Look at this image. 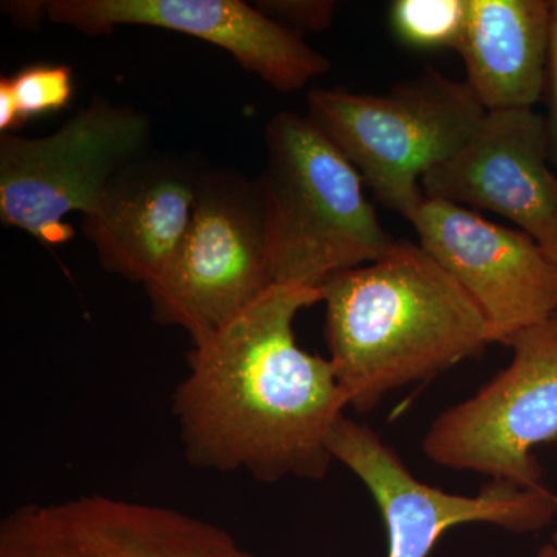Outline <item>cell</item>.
<instances>
[{
	"instance_id": "cell-6",
	"label": "cell",
	"mask_w": 557,
	"mask_h": 557,
	"mask_svg": "<svg viewBox=\"0 0 557 557\" xmlns=\"http://www.w3.org/2000/svg\"><path fill=\"white\" fill-rule=\"evenodd\" d=\"M150 137L145 113L101 97L47 137L0 134V220L40 244H65L64 219L90 214L113 175L148 156Z\"/></svg>"
},
{
	"instance_id": "cell-16",
	"label": "cell",
	"mask_w": 557,
	"mask_h": 557,
	"mask_svg": "<svg viewBox=\"0 0 557 557\" xmlns=\"http://www.w3.org/2000/svg\"><path fill=\"white\" fill-rule=\"evenodd\" d=\"M7 78L16 101L22 126L28 120L60 112L72 101L73 72L69 65H30Z\"/></svg>"
},
{
	"instance_id": "cell-3",
	"label": "cell",
	"mask_w": 557,
	"mask_h": 557,
	"mask_svg": "<svg viewBox=\"0 0 557 557\" xmlns=\"http://www.w3.org/2000/svg\"><path fill=\"white\" fill-rule=\"evenodd\" d=\"M265 148L256 182L274 284L321 288L394 247L361 175L309 116L276 113L265 127Z\"/></svg>"
},
{
	"instance_id": "cell-21",
	"label": "cell",
	"mask_w": 557,
	"mask_h": 557,
	"mask_svg": "<svg viewBox=\"0 0 557 557\" xmlns=\"http://www.w3.org/2000/svg\"><path fill=\"white\" fill-rule=\"evenodd\" d=\"M536 557H557L556 545L552 544V542H549V544L545 545V547H542L541 549H539Z\"/></svg>"
},
{
	"instance_id": "cell-20",
	"label": "cell",
	"mask_w": 557,
	"mask_h": 557,
	"mask_svg": "<svg viewBox=\"0 0 557 557\" xmlns=\"http://www.w3.org/2000/svg\"><path fill=\"white\" fill-rule=\"evenodd\" d=\"M22 126L9 78H0V134H13Z\"/></svg>"
},
{
	"instance_id": "cell-4",
	"label": "cell",
	"mask_w": 557,
	"mask_h": 557,
	"mask_svg": "<svg viewBox=\"0 0 557 557\" xmlns=\"http://www.w3.org/2000/svg\"><path fill=\"white\" fill-rule=\"evenodd\" d=\"M309 120L343 152L384 208L412 219L421 178L457 152L486 110L467 81L434 69L386 94L311 90Z\"/></svg>"
},
{
	"instance_id": "cell-7",
	"label": "cell",
	"mask_w": 557,
	"mask_h": 557,
	"mask_svg": "<svg viewBox=\"0 0 557 557\" xmlns=\"http://www.w3.org/2000/svg\"><path fill=\"white\" fill-rule=\"evenodd\" d=\"M511 362L472 397L440 413L429 460L519 487L544 486L533 450L557 438V311L509 341Z\"/></svg>"
},
{
	"instance_id": "cell-17",
	"label": "cell",
	"mask_w": 557,
	"mask_h": 557,
	"mask_svg": "<svg viewBox=\"0 0 557 557\" xmlns=\"http://www.w3.org/2000/svg\"><path fill=\"white\" fill-rule=\"evenodd\" d=\"M255 5L267 17L299 36L327 30L336 11V2L332 0H259Z\"/></svg>"
},
{
	"instance_id": "cell-12",
	"label": "cell",
	"mask_w": 557,
	"mask_h": 557,
	"mask_svg": "<svg viewBox=\"0 0 557 557\" xmlns=\"http://www.w3.org/2000/svg\"><path fill=\"white\" fill-rule=\"evenodd\" d=\"M426 199L504 215L557 258V174L544 116L534 109L486 112L448 160L421 178Z\"/></svg>"
},
{
	"instance_id": "cell-15",
	"label": "cell",
	"mask_w": 557,
	"mask_h": 557,
	"mask_svg": "<svg viewBox=\"0 0 557 557\" xmlns=\"http://www.w3.org/2000/svg\"><path fill=\"white\" fill-rule=\"evenodd\" d=\"M468 0H397L391 27L405 46L417 50L456 49L463 35Z\"/></svg>"
},
{
	"instance_id": "cell-8",
	"label": "cell",
	"mask_w": 557,
	"mask_h": 557,
	"mask_svg": "<svg viewBox=\"0 0 557 557\" xmlns=\"http://www.w3.org/2000/svg\"><path fill=\"white\" fill-rule=\"evenodd\" d=\"M329 450L372 494L386 525L387 557H428L446 531L465 523L534 533L557 518V493L545 485L490 480L475 496L426 485L372 428L347 417L333 428Z\"/></svg>"
},
{
	"instance_id": "cell-14",
	"label": "cell",
	"mask_w": 557,
	"mask_h": 557,
	"mask_svg": "<svg viewBox=\"0 0 557 557\" xmlns=\"http://www.w3.org/2000/svg\"><path fill=\"white\" fill-rule=\"evenodd\" d=\"M552 30L549 0H468L457 51L486 112L533 109L544 100Z\"/></svg>"
},
{
	"instance_id": "cell-9",
	"label": "cell",
	"mask_w": 557,
	"mask_h": 557,
	"mask_svg": "<svg viewBox=\"0 0 557 557\" xmlns=\"http://www.w3.org/2000/svg\"><path fill=\"white\" fill-rule=\"evenodd\" d=\"M420 247L478 304L494 343L508 346L557 311V258L522 230L426 199L409 220Z\"/></svg>"
},
{
	"instance_id": "cell-1",
	"label": "cell",
	"mask_w": 557,
	"mask_h": 557,
	"mask_svg": "<svg viewBox=\"0 0 557 557\" xmlns=\"http://www.w3.org/2000/svg\"><path fill=\"white\" fill-rule=\"evenodd\" d=\"M319 302V288L274 284L194 346L172 398L190 465L262 483L327 475L329 438L348 399L332 361L295 335L299 311Z\"/></svg>"
},
{
	"instance_id": "cell-22",
	"label": "cell",
	"mask_w": 557,
	"mask_h": 557,
	"mask_svg": "<svg viewBox=\"0 0 557 557\" xmlns=\"http://www.w3.org/2000/svg\"><path fill=\"white\" fill-rule=\"evenodd\" d=\"M552 544H555L556 547H557V531L555 534H553V541H552Z\"/></svg>"
},
{
	"instance_id": "cell-5",
	"label": "cell",
	"mask_w": 557,
	"mask_h": 557,
	"mask_svg": "<svg viewBox=\"0 0 557 557\" xmlns=\"http://www.w3.org/2000/svg\"><path fill=\"white\" fill-rule=\"evenodd\" d=\"M273 285L258 182L203 168L189 228L166 270L146 285L152 318L185 329L197 346Z\"/></svg>"
},
{
	"instance_id": "cell-18",
	"label": "cell",
	"mask_w": 557,
	"mask_h": 557,
	"mask_svg": "<svg viewBox=\"0 0 557 557\" xmlns=\"http://www.w3.org/2000/svg\"><path fill=\"white\" fill-rule=\"evenodd\" d=\"M545 101H547V115L545 120V134L549 161L557 174V0H553V30L552 47H549L547 87H545Z\"/></svg>"
},
{
	"instance_id": "cell-19",
	"label": "cell",
	"mask_w": 557,
	"mask_h": 557,
	"mask_svg": "<svg viewBox=\"0 0 557 557\" xmlns=\"http://www.w3.org/2000/svg\"><path fill=\"white\" fill-rule=\"evenodd\" d=\"M3 10L10 14L11 20L24 27L38 28L44 17L49 20L47 14V2L44 0H27V2H7L3 3Z\"/></svg>"
},
{
	"instance_id": "cell-2",
	"label": "cell",
	"mask_w": 557,
	"mask_h": 557,
	"mask_svg": "<svg viewBox=\"0 0 557 557\" xmlns=\"http://www.w3.org/2000/svg\"><path fill=\"white\" fill-rule=\"evenodd\" d=\"M330 361L348 406L364 413L391 392L429 381L494 344L478 304L420 244L321 285Z\"/></svg>"
},
{
	"instance_id": "cell-11",
	"label": "cell",
	"mask_w": 557,
	"mask_h": 557,
	"mask_svg": "<svg viewBox=\"0 0 557 557\" xmlns=\"http://www.w3.org/2000/svg\"><path fill=\"white\" fill-rule=\"evenodd\" d=\"M53 24L83 35H109L123 25L183 33L228 51L242 69L278 91H296L332 64L302 36L242 0H49Z\"/></svg>"
},
{
	"instance_id": "cell-13",
	"label": "cell",
	"mask_w": 557,
	"mask_h": 557,
	"mask_svg": "<svg viewBox=\"0 0 557 557\" xmlns=\"http://www.w3.org/2000/svg\"><path fill=\"white\" fill-rule=\"evenodd\" d=\"M203 168L177 157H143L113 175L84 233L102 269L149 285L189 228Z\"/></svg>"
},
{
	"instance_id": "cell-10",
	"label": "cell",
	"mask_w": 557,
	"mask_h": 557,
	"mask_svg": "<svg viewBox=\"0 0 557 557\" xmlns=\"http://www.w3.org/2000/svg\"><path fill=\"white\" fill-rule=\"evenodd\" d=\"M0 557L255 556L178 509L90 494L11 511L0 523Z\"/></svg>"
}]
</instances>
